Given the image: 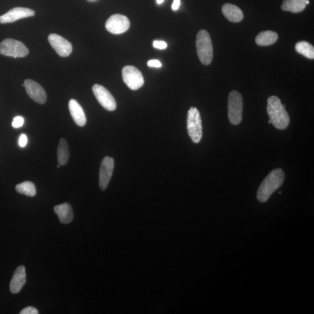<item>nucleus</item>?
<instances>
[{
	"label": "nucleus",
	"mask_w": 314,
	"mask_h": 314,
	"mask_svg": "<svg viewBox=\"0 0 314 314\" xmlns=\"http://www.w3.org/2000/svg\"><path fill=\"white\" fill-rule=\"evenodd\" d=\"M285 178L284 171L281 168L276 169L270 172L258 188L257 194L258 201L261 203L268 201L270 195L284 183Z\"/></svg>",
	"instance_id": "obj_1"
},
{
	"label": "nucleus",
	"mask_w": 314,
	"mask_h": 314,
	"mask_svg": "<svg viewBox=\"0 0 314 314\" xmlns=\"http://www.w3.org/2000/svg\"><path fill=\"white\" fill-rule=\"evenodd\" d=\"M285 105H283L277 96H272L268 100L267 112L274 127L280 130L288 128L290 124V117L285 109Z\"/></svg>",
	"instance_id": "obj_2"
},
{
	"label": "nucleus",
	"mask_w": 314,
	"mask_h": 314,
	"mask_svg": "<svg viewBox=\"0 0 314 314\" xmlns=\"http://www.w3.org/2000/svg\"><path fill=\"white\" fill-rule=\"evenodd\" d=\"M196 47L200 61L204 65H210L213 59V46L210 35L207 30H201L198 33Z\"/></svg>",
	"instance_id": "obj_3"
},
{
	"label": "nucleus",
	"mask_w": 314,
	"mask_h": 314,
	"mask_svg": "<svg viewBox=\"0 0 314 314\" xmlns=\"http://www.w3.org/2000/svg\"><path fill=\"white\" fill-rule=\"evenodd\" d=\"M188 135L194 143H199L203 136L201 116L197 108L191 107L188 110L187 120Z\"/></svg>",
	"instance_id": "obj_4"
},
{
	"label": "nucleus",
	"mask_w": 314,
	"mask_h": 314,
	"mask_svg": "<svg viewBox=\"0 0 314 314\" xmlns=\"http://www.w3.org/2000/svg\"><path fill=\"white\" fill-rule=\"evenodd\" d=\"M0 54L14 58H22L28 55L29 50L21 42L6 38L0 44Z\"/></svg>",
	"instance_id": "obj_5"
},
{
	"label": "nucleus",
	"mask_w": 314,
	"mask_h": 314,
	"mask_svg": "<svg viewBox=\"0 0 314 314\" xmlns=\"http://www.w3.org/2000/svg\"><path fill=\"white\" fill-rule=\"evenodd\" d=\"M228 116L231 124L237 125L243 117V99L241 94L235 90L229 93L228 97Z\"/></svg>",
	"instance_id": "obj_6"
},
{
	"label": "nucleus",
	"mask_w": 314,
	"mask_h": 314,
	"mask_svg": "<svg viewBox=\"0 0 314 314\" xmlns=\"http://www.w3.org/2000/svg\"><path fill=\"white\" fill-rule=\"evenodd\" d=\"M123 80L133 90H137L142 87L144 80L142 73L133 66H126L123 69Z\"/></svg>",
	"instance_id": "obj_7"
},
{
	"label": "nucleus",
	"mask_w": 314,
	"mask_h": 314,
	"mask_svg": "<svg viewBox=\"0 0 314 314\" xmlns=\"http://www.w3.org/2000/svg\"><path fill=\"white\" fill-rule=\"evenodd\" d=\"M131 23L126 16L115 14L110 17L105 23V27L110 33L119 34L126 32L130 27Z\"/></svg>",
	"instance_id": "obj_8"
},
{
	"label": "nucleus",
	"mask_w": 314,
	"mask_h": 314,
	"mask_svg": "<svg viewBox=\"0 0 314 314\" xmlns=\"http://www.w3.org/2000/svg\"><path fill=\"white\" fill-rule=\"evenodd\" d=\"M93 92L99 103L109 111H113L116 108V103L108 90L104 86L100 85H94Z\"/></svg>",
	"instance_id": "obj_9"
},
{
	"label": "nucleus",
	"mask_w": 314,
	"mask_h": 314,
	"mask_svg": "<svg viewBox=\"0 0 314 314\" xmlns=\"http://www.w3.org/2000/svg\"><path fill=\"white\" fill-rule=\"evenodd\" d=\"M49 42L51 46L56 51L59 56L62 57H67L72 52L71 43L65 38L57 34L49 35Z\"/></svg>",
	"instance_id": "obj_10"
},
{
	"label": "nucleus",
	"mask_w": 314,
	"mask_h": 314,
	"mask_svg": "<svg viewBox=\"0 0 314 314\" xmlns=\"http://www.w3.org/2000/svg\"><path fill=\"white\" fill-rule=\"evenodd\" d=\"M113 168L114 160L111 157L105 156L102 161L99 174V184L102 190L107 189L112 177Z\"/></svg>",
	"instance_id": "obj_11"
},
{
	"label": "nucleus",
	"mask_w": 314,
	"mask_h": 314,
	"mask_svg": "<svg viewBox=\"0 0 314 314\" xmlns=\"http://www.w3.org/2000/svg\"><path fill=\"white\" fill-rule=\"evenodd\" d=\"M35 12L27 8L16 7L11 9L8 13L0 16V23L3 24L5 23H13L19 19L33 17Z\"/></svg>",
	"instance_id": "obj_12"
},
{
	"label": "nucleus",
	"mask_w": 314,
	"mask_h": 314,
	"mask_svg": "<svg viewBox=\"0 0 314 314\" xmlns=\"http://www.w3.org/2000/svg\"><path fill=\"white\" fill-rule=\"evenodd\" d=\"M26 92L31 99L40 104H44L47 101V95L44 89L35 82L26 80L24 82Z\"/></svg>",
	"instance_id": "obj_13"
},
{
	"label": "nucleus",
	"mask_w": 314,
	"mask_h": 314,
	"mask_svg": "<svg viewBox=\"0 0 314 314\" xmlns=\"http://www.w3.org/2000/svg\"><path fill=\"white\" fill-rule=\"evenodd\" d=\"M24 266L21 265L15 270L14 276L10 283V291L17 294L21 291L26 284V272Z\"/></svg>",
	"instance_id": "obj_14"
},
{
	"label": "nucleus",
	"mask_w": 314,
	"mask_h": 314,
	"mask_svg": "<svg viewBox=\"0 0 314 314\" xmlns=\"http://www.w3.org/2000/svg\"><path fill=\"white\" fill-rule=\"evenodd\" d=\"M69 108L70 115H71L74 123L80 127H84L87 122L86 116L83 108L75 100L72 99L69 101Z\"/></svg>",
	"instance_id": "obj_15"
},
{
	"label": "nucleus",
	"mask_w": 314,
	"mask_h": 314,
	"mask_svg": "<svg viewBox=\"0 0 314 314\" xmlns=\"http://www.w3.org/2000/svg\"><path fill=\"white\" fill-rule=\"evenodd\" d=\"M222 12L226 19L231 22H240L244 18L242 11L238 7L231 4H225L223 5Z\"/></svg>",
	"instance_id": "obj_16"
},
{
	"label": "nucleus",
	"mask_w": 314,
	"mask_h": 314,
	"mask_svg": "<svg viewBox=\"0 0 314 314\" xmlns=\"http://www.w3.org/2000/svg\"><path fill=\"white\" fill-rule=\"evenodd\" d=\"M54 211L60 219L61 223L67 224L73 221L72 208L69 203H64L55 207Z\"/></svg>",
	"instance_id": "obj_17"
},
{
	"label": "nucleus",
	"mask_w": 314,
	"mask_h": 314,
	"mask_svg": "<svg viewBox=\"0 0 314 314\" xmlns=\"http://www.w3.org/2000/svg\"><path fill=\"white\" fill-rule=\"evenodd\" d=\"M309 3L308 0H284L281 9L293 13H299L304 10Z\"/></svg>",
	"instance_id": "obj_18"
},
{
	"label": "nucleus",
	"mask_w": 314,
	"mask_h": 314,
	"mask_svg": "<svg viewBox=\"0 0 314 314\" xmlns=\"http://www.w3.org/2000/svg\"><path fill=\"white\" fill-rule=\"evenodd\" d=\"M278 39L277 33L271 30L261 31L256 38V42L260 46H268L274 44Z\"/></svg>",
	"instance_id": "obj_19"
},
{
	"label": "nucleus",
	"mask_w": 314,
	"mask_h": 314,
	"mask_svg": "<svg viewBox=\"0 0 314 314\" xmlns=\"http://www.w3.org/2000/svg\"><path fill=\"white\" fill-rule=\"evenodd\" d=\"M58 162L61 166H65L68 163L70 156V151L67 141L61 139L59 143L57 150Z\"/></svg>",
	"instance_id": "obj_20"
},
{
	"label": "nucleus",
	"mask_w": 314,
	"mask_h": 314,
	"mask_svg": "<svg viewBox=\"0 0 314 314\" xmlns=\"http://www.w3.org/2000/svg\"><path fill=\"white\" fill-rule=\"evenodd\" d=\"M296 52L303 55L306 58L313 60L314 58V47L307 42H298L295 46Z\"/></svg>",
	"instance_id": "obj_21"
},
{
	"label": "nucleus",
	"mask_w": 314,
	"mask_h": 314,
	"mask_svg": "<svg viewBox=\"0 0 314 314\" xmlns=\"http://www.w3.org/2000/svg\"><path fill=\"white\" fill-rule=\"evenodd\" d=\"M15 188L16 190L19 194H24L29 197H34L36 194V187L31 182L26 181L17 184Z\"/></svg>",
	"instance_id": "obj_22"
},
{
	"label": "nucleus",
	"mask_w": 314,
	"mask_h": 314,
	"mask_svg": "<svg viewBox=\"0 0 314 314\" xmlns=\"http://www.w3.org/2000/svg\"><path fill=\"white\" fill-rule=\"evenodd\" d=\"M24 124V119L22 116L15 117L13 122V127L15 128H19L22 127Z\"/></svg>",
	"instance_id": "obj_23"
},
{
	"label": "nucleus",
	"mask_w": 314,
	"mask_h": 314,
	"mask_svg": "<svg viewBox=\"0 0 314 314\" xmlns=\"http://www.w3.org/2000/svg\"><path fill=\"white\" fill-rule=\"evenodd\" d=\"M153 46H154L155 49L164 50L167 49L168 45L167 43L165 42L155 41L153 42Z\"/></svg>",
	"instance_id": "obj_24"
},
{
	"label": "nucleus",
	"mask_w": 314,
	"mask_h": 314,
	"mask_svg": "<svg viewBox=\"0 0 314 314\" xmlns=\"http://www.w3.org/2000/svg\"><path fill=\"white\" fill-rule=\"evenodd\" d=\"M38 310L32 307H27L20 312V314H37Z\"/></svg>",
	"instance_id": "obj_25"
},
{
	"label": "nucleus",
	"mask_w": 314,
	"mask_h": 314,
	"mask_svg": "<svg viewBox=\"0 0 314 314\" xmlns=\"http://www.w3.org/2000/svg\"><path fill=\"white\" fill-rule=\"evenodd\" d=\"M147 65L150 67L160 68L162 66V64L159 60H152L147 62Z\"/></svg>",
	"instance_id": "obj_26"
},
{
	"label": "nucleus",
	"mask_w": 314,
	"mask_h": 314,
	"mask_svg": "<svg viewBox=\"0 0 314 314\" xmlns=\"http://www.w3.org/2000/svg\"><path fill=\"white\" fill-rule=\"evenodd\" d=\"M27 143V136L25 134H22L19 140V144L21 147H25Z\"/></svg>",
	"instance_id": "obj_27"
},
{
	"label": "nucleus",
	"mask_w": 314,
	"mask_h": 314,
	"mask_svg": "<svg viewBox=\"0 0 314 314\" xmlns=\"http://www.w3.org/2000/svg\"><path fill=\"white\" fill-rule=\"evenodd\" d=\"M180 5V0H174L172 5V9L174 11L178 10Z\"/></svg>",
	"instance_id": "obj_28"
},
{
	"label": "nucleus",
	"mask_w": 314,
	"mask_h": 314,
	"mask_svg": "<svg viewBox=\"0 0 314 314\" xmlns=\"http://www.w3.org/2000/svg\"><path fill=\"white\" fill-rule=\"evenodd\" d=\"M164 0H156V3L160 5V4H162L164 2Z\"/></svg>",
	"instance_id": "obj_29"
},
{
	"label": "nucleus",
	"mask_w": 314,
	"mask_h": 314,
	"mask_svg": "<svg viewBox=\"0 0 314 314\" xmlns=\"http://www.w3.org/2000/svg\"><path fill=\"white\" fill-rule=\"evenodd\" d=\"M60 166H61V165H60V164H59V165H58V166H57V168H60Z\"/></svg>",
	"instance_id": "obj_30"
},
{
	"label": "nucleus",
	"mask_w": 314,
	"mask_h": 314,
	"mask_svg": "<svg viewBox=\"0 0 314 314\" xmlns=\"http://www.w3.org/2000/svg\"><path fill=\"white\" fill-rule=\"evenodd\" d=\"M268 123L269 124H272V121L269 120V122H268Z\"/></svg>",
	"instance_id": "obj_31"
}]
</instances>
